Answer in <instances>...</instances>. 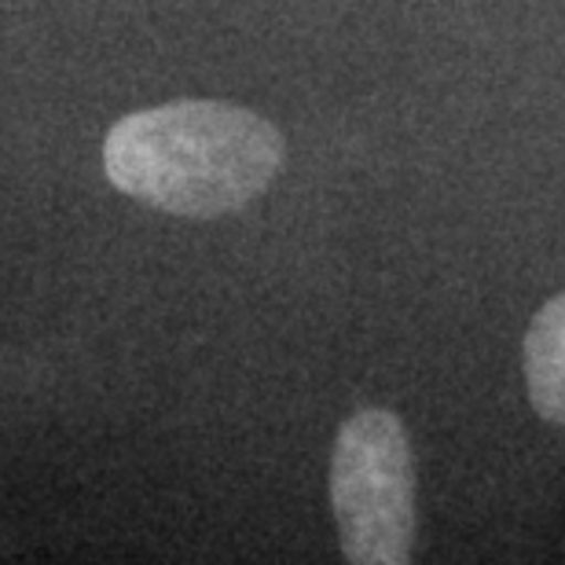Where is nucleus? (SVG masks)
Segmentation results:
<instances>
[{"label":"nucleus","mask_w":565,"mask_h":565,"mask_svg":"<svg viewBox=\"0 0 565 565\" xmlns=\"http://www.w3.org/2000/svg\"><path fill=\"white\" fill-rule=\"evenodd\" d=\"M287 162L268 118L224 99H173L118 118L104 140L107 180L173 217L213 221L262 199Z\"/></svg>","instance_id":"1"},{"label":"nucleus","mask_w":565,"mask_h":565,"mask_svg":"<svg viewBox=\"0 0 565 565\" xmlns=\"http://www.w3.org/2000/svg\"><path fill=\"white\" fill-rule=\"evenodd\" d=\"M327 484L345 562L408 565L415 558V459L397 412L356 408L338 426Z\"/></svg>","instance_id":"2"},{"label":"nucleus","mask_w":565,"mask_h":565,"mask_svg":"<svg viewBox=\"0 0 565 565\" xmlns=\"http://www.w3.org/2000/svg\"><path fill=\"white\" fill-rule=\"evenodd\" d=\"M522 375L533 412L565 429V290L544 301L522 342Z\"/></svg>","instance_id":"3"}]
</instances>
